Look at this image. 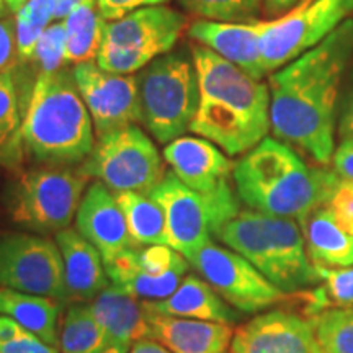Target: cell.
Instances as JSON below:
<instances>
[{
  "label": "cell",
  "mask_w": 353,
  "mask_h": 353,
  "mask_svg": "<svg viewBox=\"0 0 353 353\" xmlns=\"http://www.w3.org/2000/svg\"><path fill=\"white\" fill-rule=\"evenodd\" d=\"M353 57V20L321 44L272 72L270 125L276 139L317 165L332 164L341 83Z\"/></svg>",
  "instance_id": "obj_1"
},
{
  "label": "cell",
  "mask_w": 353,
  "mask_h": 353,
  "mask_svg": "<svg viewBox=\"0 0 353 353\" xmlns=\"http://www.w3.org/2000/svg\"><path fill=\"white\" fill-rule=\"evenodd\" d=\"M149 337L172 353H228L232 325L148 312Z\"/></svg>",
  "instance_id": "obj_21"
},
{
  "label": "cell",
  "mask_w": 353,
  "mask_h": 353,
  "mask_svg": "<svg viewBox=\"0 0 353 353\" xmlns=\"http://www.w3.org/2000/svg\"><path fill=\"white\" fill-rule=\"evenodd\" d=\"M228 353H324L312 322L275 309L255 316L234 330Z\"/></svg>",
  "instance_id": "obj_16"
},
{
  "label": "cell",
  "mask_w": 353,
  "mask_h": 353,
  "mask_svg": "<svg viewBox=\"0 0 353 353\" xmlns=\"http://www.w3.org/2000/svg\"><path fill=\"white\" fill-rule=\"evenodd\" d=\"M0 353H59V348L43 342L25 329L10 341L0 342Z\"/></svg>",
  "instance_id": "obj_37"
},
{
  "label": "cell",
  "mask_w": 353,
  "mask_h": 353,
  "mask_svg": "<svg viewBox=\"0 0 353 353\" xmlns=\"http://www.w3.org/2000/svg\"><path fill=\"white\" fill-rule=\"evenodd\" d=\"M25 152L48 167L81 165L95 145L85 101L69 69L39 72L23 118Z\"/></svg>",
  "instance_id": "obj_4"
},
{
  "label": "cell",
  "mask_w": 353,
  "mask_h": 353,
  "mask_svg": "<svg viewBox=\"0 0 353 353\" xmlns=\"http://www.w3.org/2000/svg\"><path fill=\"white\" fill-rule=\"evenodd\" d=\"M149 195L165 214L169 245L187 260L210 245L224 224L241 211L239 196L231 183L213 193H198L180 182L172 170Z\"/></svg>",
  "instance_id": "obj_7"
},
{
  "label": "cell",
  "mask_w": 353,
  "mask_h": 353,
  "mask_svg": "<svg viewBox=\"0 0 353 353\" xmlns=\"http://www.w3.org/2000/svg\"><path fill=\"white\" fill-rule=\"evenodd\" d=\"M339 134H341V138L353 136V70L345 97H343L341 108H339Z\"/></svg>",
  "instance_id": "obj_41"
},
{
  "label": "cell",
  "mask_w": 353,
  "mask_h": 353,
  "mask_svg": "<svg viewBox=\"0 0 353 353\" xmlns=\"http://www.w3.org/2000/svg\"><path fill=\"white\" fill-rule=\"evenodd\" d=\"M316 272L321 278V285L314 290L294 293V296L303 301L307 319L325 309L353 307V267H316Z\"/></svg>",
  "instance_id": "obj_30"
},
{
  "label": "cell",
  "mask_w": 353,
  "mask_h": 353,
  "mask_svg": "<svg viewBox=\"0 0 353 353\" xmlns=\"http://www.w3.org/2000/svg\"><path fill=\"white\" fill-rule=\"evenodd\" d=\"M77 170L107 185L113 193L144 195H149L165 175L156 144L138 125L97 138L94 149Z\"/></svg>",
  "instance_id": "obj_10"
},
{
  "label": "cell",
  "mask_w": 353,
  "mask_h": 353,
  "mask_svg": "<svg viewBox=\"0 0 353 353\" xmlns=\"http://www.w3.org/2000/svg\"><path fill=\"white\" fill-rule=\"evenodd\" d=\"M179 3L205 20L249 21L259 13L262 0H179Z\"/></svg>",
  "instance_id": "obj_32"
},
{
  "label": "cell",
  "mask_w": 353,
  "mask_h": 353,
  "mask_svg": "<svg viewBox=\"0 0 353 353\" xmlns=\"http://www.w3.org/2000/svg\"><path fill=\"white\" fill-rule=\"evenodd\" d=\"M88 306L107 332L112 345L120 343L130 347L141 339L149 337L144 301L131 296L112 281L88 303Z\"/></svg>",
  "instance_id": "obj_23"
},
{
  "label": "cell",
  "mask_w": 353,
  "mask_h": 353,
  "mask_svg": "<svg viewBox=\"0 0 353 353\" xmlns=\"http://www.w3.org/2000/svg\"><path fill=\"white\" fill-rule=\"evenodd\" d=\"M87 182L85 175L68 167L25 172L8 192V214L13 223L37 234L63 231L77 213Z\"/></svg>",
  "instance_id": "obj_9"
},
{
  "label": "cell",
  "mask_w": 353,
  "mask_h": 353,
  "mask_svg": "<svg viewBox=\"0 0 353 353\" xmlns=\"http://www.w3.org/2000/svg\"><path fill=\"white\" fill-rule=\"evenodd\" d=\"M188 19L174 8L156 6L108 21L95 63L113 74H132L172 51Z\"/></svg>",
  "instance_id": "obj_8"
},
{
  "label": "cell",
  "mask_w": 353,
  "mask_h": 353,
  "mask_svg": "<svg viewBox=\"0 0 353 353\" xmlns=\"http://www.w3.org/2000/svg\"><path fill=\"white\" fill-rule=\"evenodd\" d=\"M218 239L286 294L321 283L296 219L244 210L224 224Z\"/></svg>",
  "instance_id": "obj_5"
},
{
  "label": "cell",
  "mask_w": 353,
  "mask_h": 353,
  "mask_svg": "<svg viewBox=\"0 0 353 353\" xmlns=\"http://www.w3.org/2000/svg\"><path fill=\"white\" fill-rule=\"evenodd\" d=\"M139 117L157 143L169 144L190 131L200 103L192 51L167 52L136 74Z\"/></svg>",
  "instance_id": "obj_6"
},
{
  "label": "cell",
  "mask_w": 353,
  "mask_h": 353,
  "mask_svg": "<svg viewBox=\"0 0 353 353\" xmlns=\"http://www.w3.org/2000/svg\"><path fill=\"white\" fill-rule=\"evenodd\" d=\"M324 353H353V307L325 309L309 317Z\"/></svg>",
  "instance_id": "obj_31"
},
{
  "label": "cell",
  "mask_w": 353,
  "mask_h": 353,
  "mask_svg": "<svg viewBox=\"0 0 353 353\" xmlns=\"http://www.w3.org/2000/svg\"><path fill=\"white\" fill-rule=\"evenodd\" d=\"M61 304L46 296L0 288V316L17 321L21 327L52 347H59L57 322Z\"/></svg>",
  "instance_id": "obj_25"
},
{
  "label": "cell",
  "mask_w": 353,
  "mask_h": 353,
  "mask_svg": "<svg viewBox=\"0 0 353 353\" xmlns=\"http://www.w3.org/2000/svg\"><path fill=\"white\" fill-rule=\"evenodd\" d=\"M188 262L224 301L239 312L254 314L290 298L249 260L214 242L203 247Z\"/></svg>",
  "instance_id": "obj_13"
},
{
  "label": "cell",
  "mask_w": 353,
  "mask_h": 353,
  "mask_svg": "<svg viewBox=\"0 0 353 353\" xmlns=\"http://www.w3.org/2000/svg\"><path fill=\"white\" fill-rule=\"evenodd\" d=\"M145 311L152 314L185 317V319L211 321L236 324L241 321L237 309L228 304L201 276L187 275L169 298L161 301H144Z\"/></svg>",
  "instance_id": "obj_22"
},
{
  "label": "cell",
  "mask_w": 353,
  "mask_h": 353,
  "mask_svg": "<svg viewBox=\"0 0 353 353\" xmlns=\"http://www.w3.org/2000/svg\"><path fill=\"white\" fill-rule=\"evenodd\" d=\"M26 107L21 105L15 65L0 70V167L17 172L23 164V128Z\"/></svg>",
  "instance_id": "obj_26"
},
{
  "label": "cell",
  "mask_w": 353,
  "mask_h": 353,
  "mask_svg": "<svg viewBox=\"0 0 353 353\" xmlns=\"http://www.w3.org/2000/svg\"><path fill=\"white\" fill-rule=\"evenodd\" d=\"M232 179L250 210L298 223L327 203L341 182L334 170L312 169L291 145L268 136L234 164Z\"/></svg>",
  "instance_id": "obj_3"
},
{
  "label": "cell",
  "mask_w": 353,
  "mask_h": 353,
  "mask_svg": "<svg viewBox=\"0 0 353 353\" xmlns=\"http://www.w3.org/2000/svg\"><path fill=\"white\" fill-rule=\"evenodd\" d=\"M128 348H130V347L120 345V343H114V345L108 347L103 353H128Z\"/></svg>",
  "instance_id": "obj_46"
},
{
  "label": "cell",
  "mask_w": 353,
  "mask_h": 353,
  "mask_svg": "<svg viewBox=\"0 0 353 353\" xmlns=\"http://www.w3.org/2000/svg\"><path fill=\"white\" fill-rule=\"evenodd\" d=\"M307 257L314 267H353V234L334 218L329 206L321 205L299 221Z\"/></svg>",
  "instance_id": "obj_24"
},
{
  "label": "cell",
  "mask_w": 353,
  "mask_h": 353,
  "mask_svg": "<svg viewBox=\"0 0 353 353\" xmlns=\"http://www.w3.org/2000/svg\"><path fill=\"white\" fill-rule=\"evenodd\" d=\"M325 205L332 211L337 223L347 232L353 234V182L341 179Z\"/></svg>",
  "instance_id": "obj_34"
},
{
  "label": "cell",
  "mask_w": 353,
  "mask_h": 353,
  "mask_svg": "<svg viewBox=\"0 0 353 353\" xmlns=\"http://www.w3.org/2000/svg\"><path fill=\"white\" fill-rule=\"evenodd\" d=\"M200 103L190 131L218 145L228 156H241L267 138L270 88L203 44L192 46Z\"/></svg>",
  "instance_id": "obj_2"
},
{
  "label": "cell",
  "mask_w": 353,
  "mask_h": 353,
  "mask_svg": "<svg viewBox=\"0 0 353 353\" xmlns=\"http://www.w3.org/2000/svg\"><path fill=\"white\" fill-rule=\"evenodd\" d=\"M54 242L63 255L68 303H90L110 285L99 249L72 228L56 232Z\"/></svg>",
  "instance_id": "obj_20"
},
{
  "label": "cell",
  "mask_w": 353,
  "mask_h": 353,
  "mask_svg": "<svg viewBox=\"0 0 353 353\" xmlns=\"http://www.w3.org/2000/svg\"><path fill=\"white\" fill-rule=\"evenodd\" d=\"M162 156L176 179L198 193H213L226 187L234 172L228 154L205 138H176L165 145Z\"/></svg>",
  "instance_id": "obj_18"
},
{
  "label": "cell",
  "mask_w": 353,
  "mask_h": 353,
  "mask_svg": "<svg viewBox=\"0 0 353 353\" xmlns=\"http://www.w3.org/2000/svg\"><path fill=\"white\" fill-rule=\"evenodd\" d=\"M92 2H97V0H54V20H64L74 8Z\"/></svg>",
  "instance_id": "obj_42"
},
{
  "label": "cell",
  "mask_w": 353,
  "mask_h": 353,
  "mask_svg": "<svg viewBox=\"0 0 353 353\" xmlns=\"http://www.w3.org/2000/svg\"><path fill=\"white\" fill-rule=\"evenodd\" d=\"M65 26V63H88L99 56L103 46L108 21L101 17L97 2L74 8L63 20Z\"/></svg>",
  "instance_id": "obj_27"
},
{
  "label": "cell",
  "mask_w": 353,
  "mask_h": 353,
  "mask_svg": "<svg viewBox=\"0 0 353 353\" xmlns=\"http://www.w3.org/2000/svg\"><path fill=\"white\" fill-rule=\"evenodd\" d=\"M76 229L99 249L103 262L134 245L120 203L101 182L92 183L83 193L76 213Z\"/></svg>",
  "instance_id": "obj_17"
},
{
  "label": "cell",
  "mask_w": 353,
  "mask_h": 353,
  "mask_svg": "<svg viewBox=\"0 0 353 353\" xmlns=\"http://www.w3.org/2000/svg\"><path fill=\"white\" fill-rule=\"evenodd\" d=\"M188 37L259 81L267 74L260 51V21L200 19L188 25Z\"/></svg>",
  "instance_id": "obj_19"
},
{
  "label": "cell",
  "mask_w": 353,
  "mask_h": 353,
  "mask_svg": "<svg viewBox=\"0 0 353 353\" xmlns=\"http://www.w3.org/2000/svg\"><path fill=\"white\" fill-rule=\"evenodd\" d=\"M130 353H172V352L167 350L162 343H159L157 341H152V339H141V341L132 343Z\"/></svg>",
  "instance_id": "obj_43"
},
{
  "label": "cell",
  "mask_w": 353,
  "mask_h": 353,
  "mask_svg": "<svg viewBox=\"0 0 353 353\" xmlns=\"http://www.w3.org/2000/svg\"><path fill=\"white\" fill-rule=\"evenodd\" d=\"M108 347L112 342L88 303L70 304L61 322V353H103Z\"/></svg>",
  "instance_id": "obj_29"
},
{
  "label": "cell",
  "mask_w": 353,
  "mask_h": 353,
  "mask_svg": "<svg viewBox=\"0 0 353 353\" xmlns=\"http://www.w3.org/2000/svg\"><path fill=\"white\" fill-rule=\"evenodd\" d=\"M0 288L68 303L64 262L54 241L23 232H0Z\"/></svg>",
  "instance_id": "obj_12"
},
{
  "label": "cell",
  "mask_w": 353,
  "mask_h": 353,
  "mask_svg": "<svg viewBox=\"0 0 353 353\" xmlns=\"http://www.w3.org/2000/svg\"><path fill=\"white\" fill-rule=\"evenodd\" d=\"M54 0H28L17 17L38 28H48L54 19Z\"/></svg>",
  "instance_id": "obj_38"
},
{
  "label": "cell",
  "mask_w": 353,
  "mask_h": 353,
  "mask_svg": "<svg viewBox=\"0 0 353 353\" xmlns=\"http://www.w3.org/2000/svg\"><path fill=\"white\" fill-rule=\"evenodd\" d=\"M299 0H265V8L268 13H281L290 10L291 7L296 6Z\"/></svg>",
  "instance_id": "obj_44"
},
{
  "label": "cell",
  "mask_w": 353,
  "mask_h": 353,
  "mask_svg": "<svg viewBox=\"0 0 353 353\" xmlns=\"http://www.w3.org/2000/svg\"><path fill=\"white\" fill-rule=\"evenodd\" d=\"M126 216L134 245H169L165 214L151 195L138 192L114 193ZM170 247V245H169Z\"/></svg>",
  "instance_id": "obj_28"
},
{
  "label": "cell",
  "mask_w": 353,
  "mask_h": 353,
  "mask_svg": "<svg viewBox=\"0 0 353 353\" xmlns=\"http://www.w3.org/2000/svg\"><path fill=\"white\" fill-rule=\"evenodd\" d=\"M72 72L97 138L141 121L136 76L108 72L94 61L76 64Z\"/></svg>",
  "instance_id": "obj_15"
},
{
  "label": "cell",
  "mask_w": 353,
  "mask_h": 353,
  "mask_svg": "<svg viewBox=\"0 0 353 353\" xmlns=\"http://www.w3.org/2000/svg\"><path fill=\"white\" fill-rule=\"evenodd\" d=\"M6 10H7L6 0H0V17H3V15H6Z\"/></svg>",
  "instance_id": "obj_47"
},
{
  "label": "cell",
  "mask_w": 353,
  "mask_h": 353,
  "mask_svg": "<svg viewBox=\"0 0 353 353\" xmlns=\"http://www.w3.org/2000/svg\"><path fill=\"white\" fill-rule=\"evenodd\" d=\"M169 0H97V7L107 21H114L144 7H156Z\"/></svg>",
  "instance_id": "obj_36"
},
{
  "label": "cell",
  "mask_w": 353,
  "mask_h": 353,
  "mask_svg": "<svg viewBox=\"0 0 353 353\" xmlns=\"http://www.w3.org/2000/svg\"><path fill=\"white\" fill-rule=\"evenodd\" d=\"M17 59V25L15 20H0V70L13 68Z\"/></svg>",
  "instance_id": "obj_39"
},
{
  "label": "cell",
  "mask_w": 353,
  "mask_h": 353,
  "mask_svg": "<svg viewBox=\"0 0 353 353\" xmlns=\"http://www.w3.org/2000/svg\"><path fill=\"white\" fill-rule=\"evenodd\" d=\"M26 2H28V0H6V6L10 12L19 13Z\"/></svg>",
  "instance_id": "obj_45"
},
{
  "label": "cell",
  "mask_w": 353,
  "mask_h": 353,
  "mask_svg": "<svg viewBox=\"0 0 353 353\" xmlns=\"http://www.w3.org/2000/svg\"><path fill=\"white\" fill-rule=\"evenodd\" d=\"M64 50L65 26L63 21H57L43 32L33 59L39 64L41 72H51V70L61 69V65L65 64Z\"/></svg>",
  "instance_id": "obj_33"
},
{
  "label": "cell",
  "mask_w": 353,
  "mask_h": 353,
  "mask_svg": "<svg viewBox=\"0 0 353 353\" xmlns=\"http://www.w3.org/2000/svg\"><path fill=\"white\" fill-rule=\"evenodd\" d=\"M17 25V59L21 63L32 61L37 52L38 43L41 39V34L46 28H38V26L30 25L28 21L15 17Z\"/></svg>",
  "instance_id": "obj_35"
},
{
  "label": "cell",
  "mask_w": 353,
  "mask_h": 353,
  "mask_svg": "<svg viewBox=\"0 0 353 353\" xmlns=\"http://www.w3.org/2000/svg\"><path fill=\"white\" fill-rule=\"evenodd\" d=\"M332 167L342 180L353 182V136L342 138L339 148H335Z\"/></svg>",
  "instance_id": "obj_40"
},
{
  "label": "cell",
  "mask_w": 353,
  "mask_h": 353,
  "mask_svg": "<svg viewBox=\"0 0 353 353\" xmlns=\"http://www.w3.org/2000/svg\"><path fill=\"white\" fill-rule=\"evenodd\" d=\"M103 263L110 281L141 301L169 298L190 267L169 245H132Z\"/></svg>",
  "instance_id": "obj_14"
},
{
  "label": "cell",
  "mask_w": 353,
  "mask_h": 353,
  "mask_svg": "<svg viewBox=\"0 0 353 353\" xmlns=\"http://www.w3.org/2000/svg\"><path fill=\"white\" fill-rule=\"evenodd\" d=\"M353 13V0H301L278 19L260 21V51L267 74L311 51Z\"/></svg>",
  "instance_id": "obj_11"
}]
</instances>
